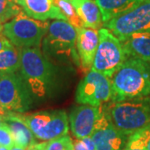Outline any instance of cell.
Returning <instances> with one entry per match:
<instances>
[{
    "label": "cell",
    "instance_id": "obj_28",
    "mask_svg": "<svg viewBox=\"0 0 150 150\" xmlns=\"http://www.w3.org/2000/svg\"><path fill=\"white\" fill-rule=\"evenodd\" d=\"M11 112H8V111H7L6 109H4V108L2 107L1 105H0V116L1 117H3V118H5L7 117Z\"/></svg>",
    "mask_w": 150,
    "mask_h": 150
},
{
    "label": "cell",
    "instance_id": "obj_33",
    "mask_svg": "<svg viewBox=\"0 0 150 150\" xmlns=\"http://www.w3.org/2000/svg\"><path fill=\"white\" fill-rule=\"evenodd\" d=\"M3 28H4V27L2 26V23H0V33H2V31H3Z\"/></svg>",
    "mask_w": 150,
    "mask_h": 150
},
{
    "label": "cell",
    "instance_id": "obj_32",
    "mask_svg": "<svg viewBox=\"0 0 150 150\" xmlns=\"http://www.w3.org/2000/svg\"><path fill=\"white\" fill-rule=\"evenodd\" d=\"M0 150H9V149H8L5 148V147H2V146H0Z\"/></svg>",
    "mask_w": 150,
    "mask_h": 150
},
{
    "label": "cell",
    "instance_id": "obj_1",
    "mask_svg": "<svg viewBox=\"0 0 150 150\" xmlns=\"http://www.w3.org/2000/svg\"><path fill=\"white\" fill-rule=\"evenodd\" d=\"M111 102L150 97V64L129 58L113 74Z\"/></svg>",
    "mask_w": 150,
    "mask_h": 150
},
{
    "label": "cell",
    "instance_id": "obj_9",
    "mask_svg": "<svg viewBox=\"0 0 150 150\" xmlns=\"http://www.w3.org/2000/svg\"><path fill=\"white\" fill-rule=\"evenodd\" d=\"M119 40L133 34L150 33V0H144L123 15L103 23Z\"/></svg>",
    "mask_w": 150,
    "mask_h": 150
},
{
    "label": "cell",
    "instance_id": "obj_34",
    "mask_svg": "<svg viewBox=\"0 0 150 150\" xmlns=\"http://www.w3.org/2000/svg\"><path fill=\"white\" fill-rule=\"evenodd\" d=\"M146 150H150V141H149V144H148V146H147V149H146Z\"/></svg>",
    "mask_w": 150,
    "mask_h": 150
},
{
    "label": "cell",
    "instance_id": "obj_30",
    "mask_svg": "<svg viewBox=\"0 0 150 150\" xmlns=\"http://www.w3.org/2000/svg\"><path fill=\"white\" fill-rule=\"evenodd\" d=\"M4 124V118L0 116V126H2Z\"/></svg>",
    "mask_w": 150,
    "mask_h": 150
},
{
    "label": "cell",
    "instance_id": "obj_16",
    "mask_svg": "<svg viewBox=\"0 0 150 150\" xmlns=\"http://www.w3.org/2000/svg\"><path fill=\"white\" fill-rule=\"evenodd\" d=\"M120 41L128 58L139 59L150 64V33L133 34Z\"/></svg>",
    "mask_w": 150,
    "mask_h": 150
},
{
    "label": "cell",
    "instance_id": "obj_26",
    "mask_svg": "<svg viewBox=\"0 0 150 150\" xmlns=\"http://www.w3.org/2000/svg\"><path fill=\"white\" fill-rule=\"evenodd\" d=\"M13 47V44L10 43V41L4 36V33H0V52Z\"/></svg>",
    "mask_w": 150,
    "mask_h": 150
},
{
    "label": "cell",
    "instance_id": "obj_12",
    "mask_svg": "<svg viewBox=\"0 0 150 150\" xmlns=\"http://www.w3.org/2000/svg\"><path fill=\"white\" fill-rule=\"evenodd\" d=\"M77 30L76 48L81 67L84 71L91 69L98 45L99 43L98 31L93 28H80Z\"/></svg>",
    "mask_w": 150,
    "mask_h": 150
},
{
    "label": "cell",
    "instance_id": "obj_14",
    "mask_svg": "<svg viewBox=\"0 0 150 150\" xmlns=\"http://www.w3.org/2000/svg\"><path fill=\"white\" fill-rule=\"evenodd\" d=\"M91 138L96 150H123L129 136L122 134L110 123L106 127L94 131Z\"/></svg>",
    "mask_w": 150,
    "mask_h": 150
},
{
    "label": "cell",
    "instance_id": "obj_18",
    "mask_svg": "<svg viewBox=\"0 0 150 150\" xmlns=\"http://www.w3.org/2000/svg\"><path fill=\"white\" fill-rule=\"evenodd\" d=\"M101 12L103 23L123 15L144 0H94Z\"/></svg>",
    "mask_w": 150,
    "mask_h": 150
},
{
    "label": "cell",
    "instance_id": "obj_2",
    "mask_svg": "<svg viewBox=\"0 0 150 150\" xmlns=\"http://www.w3.org/2000/svg\"><path fill=\"white\" fill-rule=\"evenodd\" d=\"M18 50L20 54L19 74L33 97H45L53 86V64L38 48H23Z\"/></svg>",
    "mask_w": 150,
    "mask_h": 150
},
{
    "label": "cell",
    "instance_id": "obj_15",
    "mask_svg": "<svg viewBox=\"0 0 150 150\" xmlns=\"http://www.w3.org/2000/svg\"><path fill=\"white\" fill-rule=\"evenodd\" d=\"M4 123L10 130L14 145L28 149L30 146L36 144L34 135L22 119L20 113L10 112L4 118Z\"/></svg>",
    "mask_w": 150,
    "mask_h": 150
},
{
    "label": "cell",
    "instance_id": "obj_19",
    "mask_svg": "<svg viewBox=\"0 0 150 150\" xmlns=\"http://www.w3.org/2000/svg\"><path fill=\"white\" fill-rule=\"evenodd\" d=\"M20 69L18 48L13 46L0 52V75L17 73Z\"/></svg>",
    "mask_w": 150,
    "mask_h": 150
},
{
    "label": "cell",
    "instance_id": "obj_13",
    "mask_svg": "<svg viewBox=\"0 0 150 150\" xmlns=\"http://www.w3.org/2000/svg\"><path fill=\"white\" fill-rule=\"evenodd\" d=\"M26 15L36 20H66V18L54 4L53 0H15Z\"/></svg>",
    "mask_w": 150,
    "mask_h": 150
},
{
    "label": "cell",
    "instance_id": "obj_8",
    "mask_svg": "<svg viewBox=\"0 0 150 150\" xmlns=\"http://www.w3.org/2000/svg\"><path fill=\"white\" fill-rule=\"evenodd\" d=\"M77 30L69 22L54 20L49 23L47 36L43 40V53L48 56L72 57L77 63L79 59L76 51Z\"/></svg>",
    "mask_w": 150,
    "mask_h": 150
},
{
    "label": "cell",
    "instance_id": "obj_17",
    "mask_svg": "<svg viewBox=\"0 0 150 150\" xmlns=\"http://www.w3.org/2000/svg\"><path fill=\"white\" fill-rule=\"evenodd\" d=\"M78 16L83 22L84 28L98 29L102 25V15L99 8L93 0H72Z\"/></svg>",
    "mask_w": 150,
    "mask_h": 150
},
{
    "label": "cell",
    "instance_id": "obj_29",
    "mask_svg": "<svg viewBox=\"0 0 150 150\" xmlns=\"http://www.w3.org/2000/svg\"><path fill=\"white\" fill-rule=\"evenodd\" d=\"M10 150H27L25 149H23L21 147H18V146H17V145H14Z\"/></svg>",
    "mask_w": 150,
    "mask_h": 150
},
{
    "label": "cell",
    "instance_id": "obj_11",
    "mask_svg": "<svg viewBox=\"0 0 150 150\" xmlns=\"http://www.w3.org/2000/svg\"><path fill=\"white\" fill-rule=\"evenodd\" d=\"M102 113V107L83 105L75 108L69 115L70 128L76 139L91 137Z\"/></svg>",
    "mask_w": 150,
    "mask_h": 150
},
{
    "label": "cell",
    "instance_id": "obj_4",
    "mask_svg": "<svg viewBox=\"0 0 150 150\" xmlns=\"http://www.w3.org/2000/svg\"><path fill=\"white\" fill-rule=\"evenodd\" d=\"M49 23L36 20L22 11L4 25L3 33L18 48H38L48 33Z\"/></svg>",
    "mask_w": 150,
    "mask_h": 150
},
{
    "label": "cell",
    "instance_id": "obj_20",
    "mask_svg": "<svg viewBox=\"0 0 150 150\" xmlns=\"http://www.w3.org/2000/svg\"><path fill=\"white\" fill-rule=\"evenodd\" d=\"M150 141V123L129 135L124 149H146Z\"/></svg>",
    "mask_w": 150,
    "mask_h": 150
},
{
    "label": "cell",
    "instance_id": "obj_27",
    "mask_svg": "<svg viewBox=\"0 0 150 150\" xmlns=\"http://www.w3.org/2000/svg\"><path fill=\"white\" fill-rule=\"evenodd\" d=\"M45 145H46V142L39 143V144L36 143L32 146H30L27 150H45Z\"/></svg>",
    "mask_w": 150,
    "mask_h": 150
},
{
    "label": "cell",
    "instance_id": "obj_25",
    "mask_svg": "<svg viewBox=\"0 0 150 150\" xmlns=\"http://www.w3.org/2000/svg\"><path fill=\"white\" fill-rule=\"evenodd\" d=\"M74 150H96L95 144L91 137L77 139L73 141Z\"/></svg>",
    "mask_w": 150,
    "mask_h": 150
},
{
    "label": "cell",
    "instance_id": "obj_7",
    "mask_svg": "<svg viewBox=\"0 0 150 150\" xmlns=\"http://www.w3.org/2000/svg\"><path fill=\"white\" fill-rule=\"evenodd\" d=\"M20 116L38 139L48 142L69 132V119L64 110L42 111Z\"/></svg>",
    "mask_w": 150,
    "mask_h": 150
},
{
    "label": "cell",
    "instance_id": "obj_6",
    "mask_svg": "<svg viewBox=\"0 0 150 150\" xmlns=\"http://www.w3.org/2000/svg\"><path fill=\"white\" fill-rule=\"evenodd\" d=\"M33 95L17 72L0 75V105L7 111L22 113L32 108Z\"/></svg>",
    "mask_w": 150,
    "mask_h": 150
},
{
    "label": "cell",
    "instance_id": "obj_3",
    "mask_svg": "<svg viewBox=\"0 0 150 150\" xmlns=\"http://www.w3.org/2000/svg\"><path fill=\"white\" fill-rule=\"evenodd\" d=\"M108 111L112 125L129 136L150 123V97L113 103Z\"/></svg>",
    "mask_w": 150,
    "mask_h": 150
},
{
    "label": "cell",
    "instance_id": "obj_10",
    "mask_svg": "<svg viewBox=\"0 0 150 150\" xmlns=\"http://www.w3.org/2000/svg\"><path fill=\"white\" fill-rule=\"evenodd\" d=\"M112 94L110 79L91 70L79 83L76 91V102L83 105L99 107L111 101Z\"/></svg>",
    "mask_w": 150,
    "mask_h": 150
},
{
    "label": "cell",
    "instance_id": "obj_24",
    "mask_svg": "<svg viewBox=\"0 0 150 150\" xmlns=\"http://www.w3.org/2000/svg\"><path fill=\"white\" fill-rule=\"evenodd\" d=\"M0 146L5 147L9 150L14 146V142L10 130L4 123L2 126H0Z\"/></svg>",
    "mask_w": 150,
    "mask_h": 150
},
{
    "label": "cell",
    "instance_id": "obj_23",
    "mask_svg": "<svg viewBox=\"0 0 150 150\" xmlns=\"http://www.w3.org/2000/svg\"><path fill=\"white\" fill-rule=\"evenodd\" d=\"M45 150H74L73 140L69 134L46 142Z\"/></svg>",
    "mask_w": 150,
    "mask_h": 150
},
{
    "label": "cell",
    "instance_id": "obj_35",
    "mask_svg": "<svg viewBox=\"0 0 150 150\" xmlns=\"http://www.w3.org/2000/svg\"><path fill=\"white\" fill-rule=\"evenodd\" d=\"M64 1H68V2H71L72 0H64Z\"/></svg>",
    "mask_w": 150,
    "mask_h": 150
},
{
    "label": "cell",
    "instance_id": "obj_31",
    "mask_svg": "<svg viewBox=\"0 0 150 150\" xmlns=\"http://www.w3.org/2000/svg\"><path fill=\"white\" fill-rule=\"evenodd\" d=\"M123 150H146V149H123Z\"/></svg>",
    "mask_w": 150,
    "mask_h": 150
},
{
    "label": "cell",
    "instance_id": "obj_5",
    "mask_svg": "<svg viewBox=\"0 0 150 150\" xmlns=\"http://www.w3.org/2000/svg\"><path fill=\"white\" fill-rule=\"evenodd\" d=\"M98 35L99 43L91 70L110 79L129 58L122 42L108 29L100 28Z\"/></svg>",
    "mask_w": 150,
    "mask_h": 150
},
{
    "label": "cell",
    "instance_id": "obj_21",
    "mask_svg": "<svg viewBox=\"0 0 150 150\" xmlns=\"http://www.w3.org/2000/svg\"><path fill=\"white\" fill-rule=\"evenodd\" d=\"M54 4L57 6L61 11V13L66 18L67 22H69L71 25L78 29L80 28H84L83 22L81 21L79 17L78 16L74 7L72 5V4L68 1L64 0H53Z\"/></svg>",
    "mask_w": 150,
    "mask_h": 150
},
{
    "label": "cell",
    "instance_id": "obj_22",
    "mask_svg": "<svg viewBox=\"0 0 150 150\" xmlns=\"http://www.w3.org/2000/svg\"><path fill=\"white\" fill-rule=\"evenodd\" d=\"M22 8L15 0H0V23H5L16 17Z\"/></svg>",
    "mask_w": 150,
    "mask_h": 150
}]
</instances>
